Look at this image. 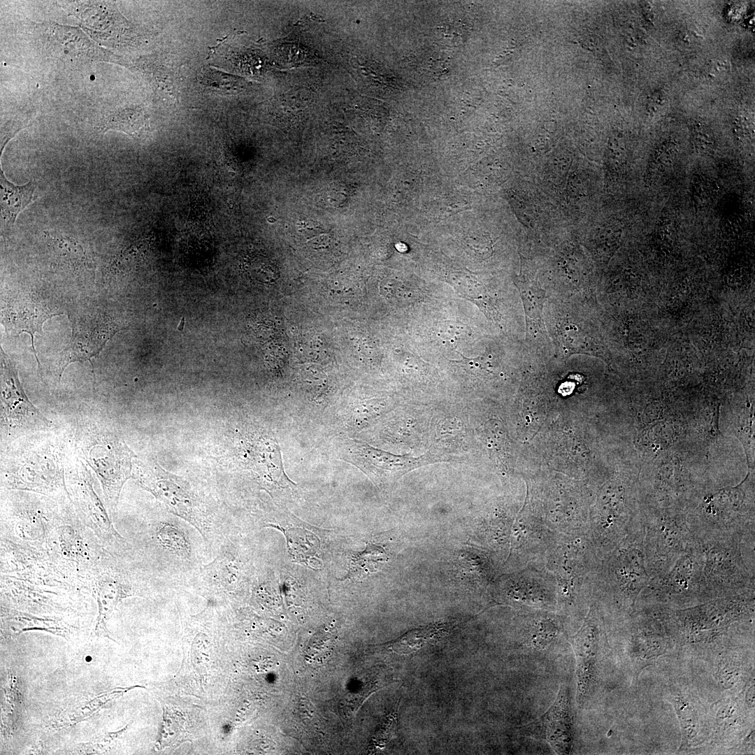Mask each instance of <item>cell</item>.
Instances as JSON below:
<instances>
[{
    "mask_svg": "<svg viewBox=\"0 0 755 755\" xmlns=\"http://www.w3.org/2000/svg\"><path fill=\"white\" fill-rule=\"evenodd\" d=\"M64 450L57 438L43 433L25 440L2 459L1 487L72 503L66 482Z\"/></svg>",
    "mask_w": 755,
    "mask_h": 755,
    "instance_id": "6da1fadb",
    "label": "cell"
},
{
    "mask_svg": "<svg viewBox=\"0 0 755 755\" xmlns=\"http://www.w3.org/2000/svg\"><path fill=\"white\" fill-rule=\"evenodd\" d=\"M754 534L719 533L696 539L702 553L703 600L754 594Z\"/></svg>",
    "mask_w": 755,
    "mask_h": 755,
    "instance_id": "7a4b0ae2",
    "label": "cell"
},
{
    "mask_svg": "<svg viewBox=\"0 0 755 755\" xmlns=\"http://www.w3.org/2000/svg\"><path fill=\"white\" fill-rule=\"evenodd\" d=\"M71 443L76 455L97 476L105 505L114 513L136 455L109 424L94 419L80 422Z\"/></svg>",
    "mask_w": 755,
    "mask_h": 755,
    "instance_id": "3957f363",
    "label": "cell"
},
{
    "mask_svg": "<svg viewBox=\"0 0 755 755\" xmlns=\"http://www.w3.org/2000/svg\"><path fill=\"white\" fill-rule=\"evenodd\" d=\"M132 478L165 505L167 510L189 523L212 552L226 535L207 508L203 498L183 478L169 473L156 462L134 459Z\"/></svg>",
    "mask_w": 755,
    "mask_h": 755,
    "instance_id": "277c9868",
    "label": "cell"
},
{
    "mask_svg": "<svg viewBox=\"0 0 755 755\" xmlns=\"http://www.w3.org/2000/svg\"><path fill=\"white\" fill-rule=\"evenodd\" d=\"M43 546L66 575L87 589L91 575L112 554L80 520L72 503L63 505Z\"/></svg>",
    "mask_w": 755,
    "mask_h": 755,
    "instance_id": "5b68a950",
    "label": "cell"
},
{
    "mask_svg": "<svg viewBox=\"0 0 755 755\" xmlns=\"http://www.w3.org/2000/svg\"><path fill=\"white\" fill-rule=\"evenodd\" d=\"M66 467L67 489L80 520L110 554L127 555L131 551L129 543L115 528L105 503L94 489L88 467L76 455L67 456Z\"/></svg>",
    "mask_w": 755,
    "mask_h": 755,
    "instance_id": "8992f818",
    "label": "cell"
},
{
    "mask_svg": "<svg viewBox=\"0 0 755 755\" xmlns=\"http://www.w3.org/2000/svg\"><path fill=\"white\" fill-rule=\"evenodd\" d=\"M11 491L2 502L1 537L44 545L66 503L40 494Z\"/></svg>",
    "mask_w": 755,
    "mask_h": 755,
    "instance_id": "52a82bcc",
    "label": "cell"
},
{
    "mask_svg": "<svg viewBox=\"0 0 755 755\" xmlns=\"http://www.w3.org/2000/svg\"><path fill=\"white\" fill-rule=\"evenodd\" d=\"M696 541L687 514L674 510L645 513L643 547L650 577L668 571Z\"/></svg>",
    "mask_w": 755,
    "mask_h": 755,
    "instance_id": "ba28073f",
    "label": "cell"
},
{
    "mask_svg": "<svg viewBox=\"0 0 755 755\" xmlns=\"http://www.w3.org/2000/svg\"><path fill=\"white\" fill-rule=\"evenodd\" d=\"M50 426V421L28 398L15 364L1 348V442L47 431Z\"/></svg>",
    "mask_w": 755,
    "mask_h": 755,
    "instance_id": "9c48e42d",
    "label": "cell"
},
{
    "mask_svg": "<svg viewBox=\"0 0 755 755\" xmlns=\"http://www.w3.org/2000/svg\"><path fill=\"white\" fill-rule=\"evenodd\" d=\"M151 548L164 569L175 582H185L203 564L199 544L187 526L176 519L162 518L152 522L148 529Z\"/></svg>",
    "mask_w": 755,
    "mask_h": 755,
    "instance_id": "30bf717a",
    "label": "cell"
},
{
    "mask_svg": "<svg viewBox=\"0 0 755 755\" xmlns=\"http://www.w3.org/2000/svg\"><path fill=\"white\" fill-rule=\"evenodd\" d=\"M705 505L688 515L696 539L735 532H754V507L742 489L719 491L705 498Z\"/></svg>",
    "mask_w": 755,
    "mask_h": 755,
    "instance_id": "8fae6325",
    "label": "cell"
},
{
    "mask_svg": "<svg viewBox=\"0 0 755 755\" xmlns=\"http://www.w3.org/2000/svg\"><path fill=\"white\" fill-rule=\"evenodd\" d=\"M345 461L361 470L375 484L391 485L405 473L424 466L449 461L431 451L419 456L388 452L359 440L347 442Z\"/></svg>",
    "mask_w": 755,
    "mask_h": 755,
    "instance_id": "7c38bea8",
    "label": "cell"
},
{
    "mask_svg": "<svg viewBox=\"0 0 755 755\" xmlns=\"http://www.w3.org/2000/svg\"><path fill=\"white\" fill-rule=\"evenodd\" d=\"M640 594L647 601L666 603L703 600L702 553L698 542L668 571L650 578Z\"/></svg>",
    "mask_w": 755,
    "mask_h": 755,
    "instance_id": "4fadbf2b",
    "label": "cell"
},
{
    "mask_svg": "<svg viewBox=\"0 0 755 755\" xmlns=\"http://www.w3.org/2000/svg\"><path fill=\"white\" fill-rule=\"evenodd\" d=\"M122 556L111 554L91 575L87 589L97 601L99 615L95 625L97 634H107L106 622L116 605L124 598L138 596L142 583L117 561Z\"/></svg>",
    "mask_w": 755,
    "mask_h": 755,
    "instance_id": "5bb4252c",
    "label": "cell"
},
{
    "mask_svg": "<svg viewBox=\"0 0 755 755\" xmlns=\"http://www.w3.org/2000/svg\"><path fill=\"white\" fill-rule=\"evenodd\" d=\"M245 566L238 546L226 535L216 549V555L201 564L187 584L211 596L233 594L243 584Z\"/></svg>",
    "mask_w": 755,
    "mask_h": 755,
    "instance_id": "9a60e30c",
    "label": "cell"
},
{
    "mask_svg": "<svg viewBox=\"0 0 755 755\" xmlns=\"http://www.w3.org/2000/svg\"><path fill=\"white\" fill-rule=\"evenodd\" d=\"M46 48L59 58L71 61H108L110 52L97 46L77 27L49 22L37 24Z\"/></svg>",
    "mask_w": 755,
    "mask_h": 755,
    "instance_id": "2e32d148",
    "label": "cell"
},
{
    "mask_svg": "<svg viewBox=\"0 0 755 755\" xmlns=\"http://www.w3.org/2000/svg\"><path fill=\"white\" fill-rule=\"evenodd\" d=\"M534 724L556 754H570L573 742V724L568 686H560L550 707Z\"/></svg>",
    "mask_w": 755,
    "mask_h": 755,
    "instance_id": "e0dca14e",
    "label": "cell"
},
{
    "mask_svg": "<svg viewBox=\"0 0 755 755\" xmlns=\"http://www.w3.org/2000/svg\"><path fill=\"white\" fill-rule=\"evenodd\" d=\"M117 331L115 326L103 322L82 329H73L71 342L63 350L59 361V382L65 368L73 362L89 361L94 373L92 359L99 357L106 342Z\"/></svg>",
    "mask_w": 755,
    "mask_h": 755,
    "instance_id": "ac0fdd59",
    "label": "cell"
},
{
    "mask_svg": "<svg viewBox=\"0 0 755 755\" xmlns=\"http://www.w3.org/2000/svg\"><path fill=\"white\" fill-rule=\"evenodd\" d=\"M55 313L41 303L31 301H20L8 306L2 312V322L10 334L17 336L27 333L31 336L32 352L40 369V362L34 347V337L37 332L43 333V323Z\"/></svg>",
    "mask_w": 755,
    "mask_h": 755,
    "instance_id": "d6986e66",
    "label": "cell"
},
{
    "mask_svg": "<svg viewBox=\"0 0 755 755\" xmlns=\"http://www.w3.org/2000/svg\"><path fill=\"white\" fill-rule=\"evenodd\" d=\"M597 632L587 628L573 638L576 659L577 702L583 705L595 680V663L598 649Z\"/></svg>",
    "mask_w": 755,
    "mask_h": 755,
    "instance_id": "ffe728a7",
    "label": "cell"
},
{
    "mask_svg": "<svg viewBox=\"0 0 755 755\" xmlns=\"http://www.w3.org/2000/svg\"><path fill=\"white\" fill-rule=\"evenodd\" d=\"M1 182V220L3 229H11L15 220L36 196V183L29 181L23 185H16L6 179L0 169Z\"/></svg>",
    "mask_w": 755,
    "mask_h": 755,
    "instance_id": "44dd1931",
    "label": "cell"
},
{
    "mask_svg": "<svg viewBox=\"0 0 755 755\" xmlns=\"http://www.w3.org/2000/svg\"><path fill=\"white\" fill-rule=\"evenodd\" d=\"M431 431V448L429 451L442 456L449 461L450 453L463 445L466 426L463 419L458 415H446L436 419Z\"/></svg>",
    "mask_w": 755,
    "mask_h": 755,
    "instance_id": "7402d4cb",
    "label": "cell"
},
{
    "mask_svg": "<svg viewBox=\"0 0 755 755\" xmlns=\"http://www.w3.org/2000/svg\"><path fill=\"white\" fill-rule=\"evenodd\" d=\"M523 301L526 329L531 337L545 334L542 309L546 297V292L540 288L536 281L521 280L517 285Z\"/></svg>",
    "mask_w": 755,
    "mask_h": 755,
    "instance_id": "603a6c76",
    "label": "cell"
},
{
    "mask_svg": "<svg viewBox=\"0 0 755 755\" xmlns=\"http://www.w3.org/2000/svg\"><path fill=\"white\" fill-rule=\"evenodd\" d=\"M99 129L103 132L110 129L118 130L136 138L148 131V121L142 108H127L105 115L100 121Z\"/></svg>",
    "mask_w": 755,
    "mask_h": 755,
    "instance_id": "cb8c5ba5",
    "label": "cell"
},
{
    "mask_svg": "<svg viewBox=\"0 0 755 755\" xmlns=\"http://www.w3.org/2000/svg\"><path fill=\"white\" fill-rule=\"evenodd\" d=\"M387 560L386 552L380 546L368 543L361 552L352 553L347 577L361 579L378 570Z\"/></svg>",
    "mask_w": 755,
    "mask_h": 755,
    "instance_id": "d4e9b609",
    "label": "cell"
},
{
    "mask_svg": "<svg viewBox=\"0 0 755 755\" xmlns=\"http://www.w3.org/2000/svg\"><path fill=\"white\" fill-rule=\"evenodd\" d=\"M444 624L433 625L410 631L396 640L387 643V647L398 654H409L421 648L428 640L444 633Z\"/></svg>",
    "mask_w": 755,
    "mask_h": 755,
    "instance_id": "484cf974",
    "label": "cell"
},
{
    "mask_svg": "<svg viewBox=\"0 0 755 755\" xmlns=\"http://www.w3.org/2000/svg\"><path fill=\"white\" fill-rule=\"evenodd\" d=\"M557 340L567 351L584 352L589 345L583 329L575 323L563 322L557 329Z\"/></svg>",
    "mask_w": 755,
    "mask_h": 755,
    "instance_id": "4316f807",
    "label": "cell"
},
{
    "mask_svg": "<svg viewBox=\"0 0 755 755\" xmlns=\"http://www.w3.org/2000/svg\"><path fill=\"white\" fill-rule=\"evenodd\" d=\"M334 639L331 633L319 632L312 638L305 648V656L317 663H322L331 654Z\"/></svg>",
    "mask_w": 755,
    "mask_h": 755,
    "instance_id": "83f0119b",
    "label": "cell"
},
{
    "mask_svg": "<svg viewBox=\"0 0 755 755\" xmlns=\"http://www.w3.org/2000/svg\"><path fill=\"white\" fill-rule=\"evenodd\" d=\"M26 122L20 119L8 121L1 129V155L6 143L15 134L25 127Z\"/></svg>",
    "mask_w": 755,
    "mask_h": 755,
    "instance_id": "f1b7e54d",
    "label": "cell"
},
{
    "mask_svg": "<svg viewBox=\"0 0 755 755\" xmlns=\"http://www.w3.org/2000/svg\"><path fill=\"white\" fill-rule=\"evenodd\" d=\"M210 76L215 78L217 80L221 81L220 82L210 85L211 87L216 90L226 91L228 92L231 88L230 84L232 82L233 78L223 73H219L217 71H210Z\"/></svg>",
    "mask_w": 755,
    "mask_h": 755,
    "instance_id": "f546056e",
    "label": "cell"
}]
</instances>
